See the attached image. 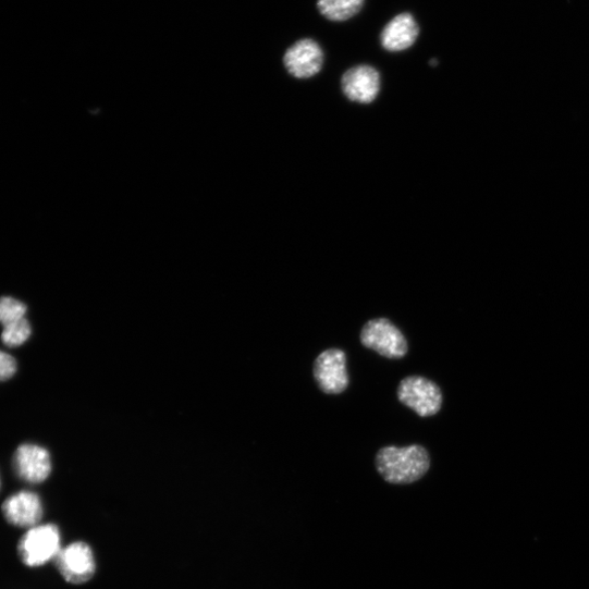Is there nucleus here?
<instances>
[{
  "label": "nucleus",
  "instance_id": "obj_9",
  "mask_svg": "<svg viewBox=\"0 0 589 589\" xmlns=\"http://www.w3.org/2000/svg\"><path fill=\"white\" fill-rule=\"evenodd\" d=\"M14 468L26 482L41 483L52 471L50 452L37 444H22L14 455Z\"/></svg>",
  "mask_w": 589,
  "mask_h": 589
},
{
  "label": "nucleus",
  "instance_id": "obj_7",
  "mask_svg": "<svg viewBox=\"0 0 589 589\" xmlns=\"http://www.w3.org/2000/svg\"><path fill=\"white\" fill-rule=\"evenodd\" d=\"M53 561L63 577L73 584L86 582L96 573L95 554L85 542H74L61 549Z\"/></svg>",
  "mask_w": 589,
  "mask_h": 589
},
{
  "label": "nucleus",
  "instance_id": "obj_1",
  "mask_svg": "<svg viewBox=\"0 0 589 589\" xmlns=\"http://www.w3.org/2000/svg\"><path fill=\"white\" fill-rule=\"evenodd\" d=\"M380 476L394 484H408L421 479L430 468V455L419 444L405 447L385 446L376 455Z\"/></svg>",
  "mask_w": 589,
  "mask_h": 589
},
{
  "label": "nucleus",
  "instance_id": "obj_6",
  "mask_svg": "<svg viewBox=\"0 0 589 589\" xmlns=\"http://www.w3.org/2000/svg\"><path fill=\"white\" fill-rule=\"evenodd\" d=\"M287 73L296 79L318 75L324 64V53L314 39H302L287 49L283 58Z\"/></svg>",
  "mask_w": 589,
  "mask_h": 589
},
{
  "label": "nucleus",
  "instance_id": "obj_2",
  "mask_svg": "<svg viewBox=\"0 0 589 589\" xmlns=\"http://www.w3.org/2000/svg\"><path fill=\"white\" fill-rule=\"evenodd\" d=\"M61 551V532L52 524L38 525L30 528L19 543V553L22 561L30 566L45 565Z\"/></svg>",
  "mask_w": 589,
  "mask_h": 589
},
{
  "label": "nucleus",
  "instance_id": "obj_8",
  "mask_svg": "<svg viewBox=\"0 0 589 589\" xmlns=\"http://www.w3.org/2000/svg\"><path fill=\"white\" fill-rule=\"evenodd\" d=\"M341 84L345 97L360 105L373 102L381 89L380 74L369 65H359L348 70L343 75Z\"/></svg>",
  "mask_w": 589,
  "mask_h": 589
},
{
  "label": "nucleus",
  "instance_id": "obj_15",
  "mask_svg": "<svg viewBox=\"0 0 589 589\" xmlns=\"http://www.w3.org/2000/svg\"><path fill=\"white\" fill-rule=\"evenodd\" d=\"M16 372V359L12 355L0 351V381H8L12 379Z\"/></svg>",
  "mask_w": 589,
  "mask_h": 589
},
{
  "label": "nucleus",
  "instance_id": "obj_12",
  "mask_svg": "<svg viewBox=\"0 0 589 589\" xmlns=\"http://www.w3.org/2000/svg\"><path fill=\"white\" fill-rule=\"evenodd\" d=\"M364 5L365 0H318L317 9L326 20L345 23L357 16Z\"/></svg>",
  "mask_w": 589,
  "mask_h": 589
},
{
  "label": "nucleus",
  "instance_id": "obj_13",
  "mask_svg": "<svg viewBox=\"0 0 589 589\" xmlns=\"http://www.w3.org/2000/svg\"><path fill=\"white\" fill-rule=\"evenodd\" d=\"M33 330L29 321L24 318L4 327L2 341L9 347H19L25 344L32 336Z\"/></svg>",
  "mask_w": 589,
  "mask_h": 589
},
{
  "label": "nucleus",
  "instance_id": "obj_4",
  "mask_svg": "<svg viewBox=\"0 0 589 589\" xmlns=\"http://www.w3.org/2000/svg\"><path fill=\"white\" fill-rule=\"evenodd\" d=\"M361 344L389 359H401L408 353L402 331L386 318L368 321L360 332Z\"/></svg>",
  "mask_w": 589,
  "mask_h": 589
},
{
  "label": "nucleus",
  "instance_id": "obj_10",
  "mask_svg": "<svg viewBox=\"0 0 589 589\" xmlns=\"http://www.w3.org/2000/svg\"><path fill=\"white\" fill-rule=\"evenodd\" d=\"M7 520L21 528L38 526L44 517L40 496L32 491H21L11 495L2 506Z\"/></svg>",
  "mask_w": 589,
  "mask_h": 589
},
{
  "label": "nucleus",
  "instance_id": "obj_3",
  "mask_svg": "<svg viewBox=\"0 0 589 589\" xmlns=\"http://www.w3.org/2000/svg\"><path fill=\"white\" fill-rule=\"evenodd\" d=\"M397 398L419 417H431L442 407L443 396L439 385L420 376L404 378L397 388Z\"/></svg>",
  "mask_w": 589,
  "mask_h": 589
},
{
  "label": "nucleus",
  "instance_id": "obj_16",
  "mask_svg": "<svg viewBox=\"0 0 589 589\" xmlns=\"http://www.w3.org/2000/svg\"><path fill=\"white\" fill-rule=\"evenodd\" d=\"M430 65L433 66V68H435V66L438 65V61L434 60V59L431 60V61H430Z\"/></svg>",
  "mask_w": 589,
  "mask_h": 589
},
{
  "label": "nucleus",
  "instance_id": "obj_5",
  "mask_svg": "<svg viewBox=\"0 0 589 589\" xmlns=\"http://www.w3.org/2000/svg\"><path fill=\"white\" fill-rule=\"evenodd\" d=\"M314 377L323 393H343L349 384L345 353L339 348L322 352L314 363Z\"/></svg>",
  "mask_w": 589,
  "mask_h": 589
},
{
  "label": "nucleus",
  "instance_id": "obj_14",
  "mask_svg": "<svg viewBox=\"0 0 589 589\" xmlns=\"http://www.w3.org/2000/svg\"><path fill=\"white\" fill-rule=\"evenodd\" d=\"M27 306L13 297L0 298V323L3 327L26 318Z\"/></svg>",
  "mask_w": 589,
  "mask_h": 589
},
{
  "label": "nucleus",
  "instance_id": "obj_11",
  "mask_svg": "<svg viewBox=\"0 0 589 589\" xmlns=\"http://www.w3.org/2000/svg\"><path fill=\"white\" fill-rule=\"evenodd\" d=\"M420 28L410 13H402L391 20L380 35L381 47L390 53L410 49L417 41Z\"/></svg>",
  "mask_w": 589,
  "mask_h": 589
}]
</instances>
